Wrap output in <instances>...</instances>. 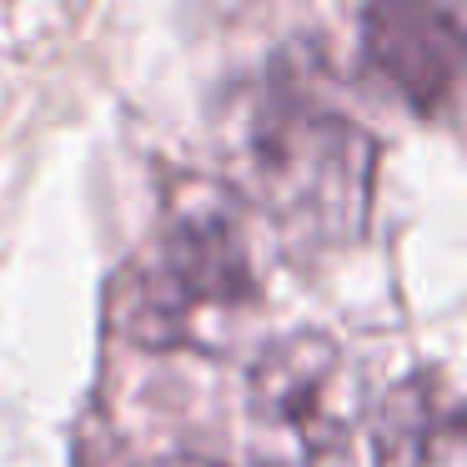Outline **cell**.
<instances>
[{"label": "cell", "instance_id": "7a4b0ae2", "mask_svg": "<svg viewBox=\"0 0 467 467\" xmlns=\"http://www.w3.org/2000/svg\"><path fill=\"white\" fill-rule=\"evenodd\" d=\"M256 302L242 196L216 176H182L166 196L161 246L136 282L131 337L141 347H192L206 317H246Z\"/></svg>", "mask_w": 467, "mask_h": 467}, {"label": "cell", "instance_id": "5b68a950", "mask_svg": "<svg viewBox=\"0 0 467 467\" xmlns=\"http://www.w3.org/2000/svg\"><path fill=\"white\" fill-rule=\"evenodd\" d=\"M372 467H457L462 397L447 372H412L372 407Z\"/></svg>", "mask_w": 467, "mask_h": 467}, {"label": "cell", "instance_id": "6da1fadb", "mask_svg": "<svg viewBox=\"0 0 467 467\" xmlns=\"http://www.w3.org/2000/svg\"><path fill=\"white\" fill-rule=\"evenodd\" d=\"M242 182L296 246H347L372 216L377 136L286 81L242 116Z\"/></svg>", "mask_w": 467, "mask_h": 467}, {"label": "cell", "instance_id": "3957f363", "mask_svg": "<svg viewBox=\"0 0 467 467\" xmlns=\"http://www.w3.org/2000/svg\"><path fill=\"white\" fill-rule=\"evenodd\" d=\"M352 432L347 357L322 332H286L246 372V457L252 467H322Z\"/></svg>", "mask_w": 467, "mask_h": 467}, {"label": "cell", "instance_id": "277c9868", "mask_svg": "<svg viewBox=\"0 0 467 467\" xmlns=\"http://www.w3.org/2000/svg\"><path fill=\"white\" fill-rule=\"evenodd\" d=\"M367 66L412 106L417 116H442L462 81V16L452 5H372L362 16Z\"/></svg>", "mask_w": 467, "mask_h": 467}, {"label": "cell", "instance_id": "8992f818", "mask_svg": "<svg viewBox=\"0 0 467 467\" xmlns=\"http://www.w3.org/2000/svg\"><path fill=\"white\" fill-rule=\"evenodd\" d=\"M151 467H216V462H206V457H161Z\"/></svg>", "mask_w": 467, "mask_h": 467}]
</instances>
